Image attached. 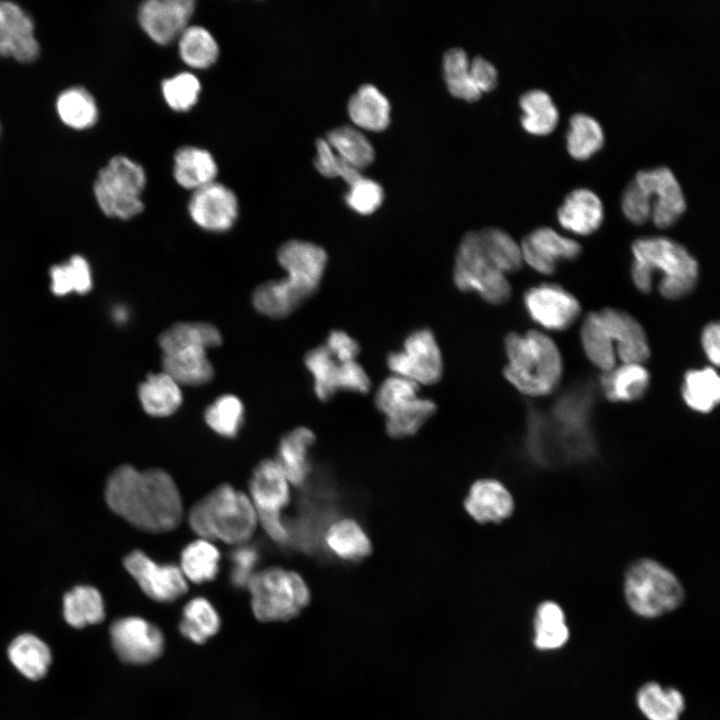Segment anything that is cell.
Here are the masks:
<instances>
[{"instance_id":"cell-57","label":"cell","mask_w":720,"mask_h":720,"mask_svg":"<svg viewBox=\"0 0 720 720\" xmlns=\"http://www.w3.org/2000/svg\"><path fill=\"white\" fill-rule=\"evenodd\" d=\"M720 328L717 322H711L706 325L701 334V345L707 359L715 366L719 365L720 348H719Z\"/></svg>"},{"instance_id":"cell-40","label":"cell","mask_w":720,"mask_h":720,"mask_svg":"<svg viewBox=\"0 0 720 720\" xmlns=\"http://www.w3.org/2000/svg\"><path fill=\"white\" fill-rule=\"evenodd\" d=\"M533 626V644L538 650H556L569 640L565 613L554 601H544L536 608Z\"/></svg>"},{"instance_id":"cell-55","label":"cell","mask_w":720,"mask_h":720,"mask_svg":"<svg viewBox=\"0 0 720 720\" xmlns=\"http://www.w3.org/2000/svg\"><path fill=\"white\" fill-rule=\"evenodd\" d=\"M470 75L477 89L482 93L493 89L497 84V69L483 58L475 56L469 65Z\"/></svg>"},{"instance_id":"cell-13","label":"cell","mask_w":720,"mask_h":720,"mask_svg":"<svg viewBox=\"0 0 720 720\" xmlns=\"http://www.w3.org/2000/svg\"><path fill=\"white\" fill-rule=\"evenodd\" d=\"M386 363L392 375L407 378L419 386L437 383L443 373L441 350L427 328L410 333L402 350L391 352Z\"/></svg>"},{"instance_id":"cell-47","label":"cell","mask_w":720,"mask_h":720,"mask_svg":"<svg viewBox=\"0 0 720 720\" xmlns=\"http://www.w3.org/2000/svg\"><path fill=\"white\" fill-rule=\"evenodd\" d=\"M336 153L358 169L374 159V149L365 135L351 125L338 126L325 138Z\"/></svg>"},{"instance_id":"cell-10","label":"cell","mask_w":720,"mask_h":720,"mask_svg":"<svg viewBox=\"0 0 720 720\" xmlns=\"http://www.w3.org/2000/svg\"><path fill=\"white\" fill-rule=\"evenodd\" d=\"M453 280L463 291L476 292L486 302L498 305L511 296L507 276L498 270L482 252L475 231L467 232L457 248Z\"/></svg>"},{"instance_id":"cell-29","label":"cell","mask_w":720,"mask_h":720,"mask_svg":"<svg viewBox=\"0 0 720 720\" xmlns=\"http://www.w3.org/2000/svg\"><path fill=\"white\" fill-rule=\"evenodd\" d=\"M602 373L601 388L607 399L613 402L639 400L650 384V374L640 363H620Z\"/></svg>"},{"instance_id":"cell-8","label":"cell","mask_w":720,"mask_h":720,"mask_svg":"<svg viewBox=\"0 0 720 720\" xmlns=\"http://www.w3.org/2000/svg\"><path fill=\"white\" fill-rule=\"evenodd\" d=\"M146 185L143 167L124 155H115L97 172L93 195L107 217L129 220L144 209L141 194Z\"/></svg>"},{"instance_id":"cell-54","label":"cell","mask_w":720,"mask_h":720,"mask_svg":"<svg viewBox=\"0 0 720 720\" xmlns=\"http://www.w3.org/2000/svg\"><path fill=\"white\" fill-rule=\"evenodd\" d=\"M324 345L329 352L341 362L357 360V356L360 353L358 342L341 330L331 331Z\"/></svg>"},{"instance_id":"cell-44","label":"cell","mask_w":720,"mask_h":720,"mask_svg":"<svg viewBox=\"0 0 720 720\" xmlns=\"http://www.w3.org/2000/svg\"><path fill=\"white\" fill-rule=\"evenodd\" d=\"M522 126L532 134L544 135L551 132L559 119L558 109L551 96L543 89L534 88L520 96Z\"/></svg>"},{"instance_id":"cell-4","label":"cell","mask_w":720,"mask_h":720,"mask_svg":"<svg viewBox=\"0 0 720 720\" xmlns=\"http://www.w3.org/2000/svg\"><path fill=\"white\" fill-rule=\"evenodd\" d=\"M188 521L203 539L241 545L253 535L258 519L249 496L222 484L192 507Z\"/></svg>"},{"instance_id":"cell-50","label":"cell","mask_w":720,"mask_h":720,"mask_svg":"<svg viewBox=\"0 0 720 720\" xmlns=\"http://www.w3.org/2000/svg\"><path fill=\"white\" fill-rule=\"evenodd\" d=\"M204 418L214 432L232 438L238 434L242 426L244 406L235 395L225 394L207 407Z\"/></svg>"},{"instance_id":"cell-33","label":"cell","mask_w":720,"mask_h":720,"mask_svg":"<svg viewBox=\"0 0 720 720\" xmlns=\"http://www.w3.org/2000/svg\"><path fill=\"white\" fill-rule=\"evenodd\" d=\"M7 654L17 671L30 680L43 678L52 661L49 646L32 633L15 637L8 646Z\"/></svg>"},{"instance_id":"cell-56","label":"cell","mask_w":720,"mask_h":720,"mask_svg":"<svg viewBox=\"0 0 720 720\" xmlns=\"http://www.w3.org/2000/svg\"><path fill=\"white\" fill-rule=\"evenodd\" d=\"M314 165L325 177L338 176L339 155L335 153L325 138H318L316 140Z\"/></svg>"},{"instance_id":"cell-1","label":"cell","mask_w":720,"mask_h":720,"mask_svg":"<svg viewBox=\"0 0 720 720\" xmlns=\"http://www.w3.org/2000/svg\"><path fill=\"white\" fill-rule=\"evenodd\" d=\"M105 499L114 513L145 531L167 532L182 519L179 490L161 469L139 471L130 465L119 466L108 478Z\"/></svg>"},{"instance_id":"cell-59","label":"cell","mask_w":720,"mask_h":720,"mask_svg":"<svg viewBox=\"0 0 720 720\" xmlns=\"http://www.w3.org/2000/svg\"><path fill=\"white\" fill-rule=\"evenodd\" d=\"M2 129H3V128H2V124H1V121H0V138H1V136H2Z\"/></svg>"},{"instance_id":"cell-28","label":"cell","mask_w":720,"mask_h":720,"mask_svg":"<svg viewBox=\"0 0 720 720\" xmlns=\"http://www.w3.org/2000/svg\"><path fill=\"white\" fill-rule=\"evenodd\" d=\"M55 111L63 125L76 131L93 128L100 115L96 98L82 85L60 91L55 99Z\"/></svg>"},{"instance_id":"cell-17","label":"cell","mask_w":720,"mask_h":720,"mask_svg":"<svg viewBox=\"0 0 720 720\" xmlns=\"http://www.w3.org/2000/svg\"><path fill=\"white\" fill-rule=\"evenodd\" d=\"M302 504L300 517L288 525L290 544L296 543L305 552H316L322 545L326 528L335 520L338 494L334 488L328 486L314 492L312 497L303 499Z\"/></svg>"},{"instance_id":"cell-45","label":"cell","mask_w":720,"mask_h":720,"mask_svg":"<svg viewBox=\"0 0 720 720\" xmlns=\"http://www.w3.org/2000/svg\"><path fill=\"white\" fill-rule=\"evenodd\" d=\"M178 49L183 62L195 69L210 67L219 55V46L213 35L197 25L188 26L180 34Z\"/></svg>"},{"instance_id":"cell-26","label":"cell","mask_w":720,"mask_h":720,"mask_svg":"<svg viewBox=\"0 0 720 720\" xmlns=\"http://www.w3.org/2000/svg\"><path fill=\"white\" fill-rule=\"evenodd\" d=\"M322 546L331 556L345 562H359L372 551L368 534L352 518L333 520L324 532Z\"/></svg>"},{"instance_id":"cell-46","label":"cell","mask_w":720,"mask_h":720,"mask_svg":"<svg viewBox=\"0 0 720 720\" xmlns=\"http://www.w3.org/2000/svg\"><path fill=\"white\" fill-rule=\"evenodd\" d=\"M568 152L577 159H586L603 144L604 133L600 123L589 114L577 112L569 119L566 135Z\"/></svg>"},{"instance_id":"cell-21","label":"cell","mask_w":720,"mask_h":720,"mask_svg":"<svg viewBox=\"0 0 720 720\" xmlns=\"http://www.w3.org/2000/svg\"><path fill=\"white\" fill-rule=\"evenodd\" d=\"M598 314L614 344L617 361L644 364L650 356V347L641 324L629 313L615 308H604Z\"/></svg>"},{"instance_id":"cell-7","label":"cell","mask_w":720,"mask_h":720,"mask_svg":"<svg viewBox=\"0 0 720 720\" xmlns=\"http://www.w3.org/2000/svg\"><path fill=\"white\" fill-rule=\"evenodd\" d=\"M247 588L254 616L262 622L295 618L311 599L304 579L298 573L281 567L256 572Z\"/></svg>"},{"instance_id":"cell-16","label":"cell","mask_w":720,"mask_h":720,"mask_svg":"<svg viewBox=\"0 0 720 720\" xmlns=\"http://www.w3.org/2000/svg\"><path fill=\"white\" fill-rule=\"evenodd\" d=\"M524 306L535 323L547 330L568 329L579 317V301L563 287L543 283L524 294Z\"/></svg>"},{"instance_id":"cell-52","label":"cell","mask_w":720,"mask_h":720,"mask_svg":"<svg viewBox=\"0 0 720 720\" xmlns=\"http://www.w3.org/2000/svg\"><path fill=\"white\" fill-rule=\"evenodd\" d=\"M384 192L381 185L370 178L360 177L349 185L345 194V202L355 212L368 215L373 213L382 203Z\"/></svg>"},{"instance_id":"cell-37","label":"cell","mask_w":720,"mask_h":720,"mask_svg":"<svg viewBox=\"0 0 720 720\" xmlns=\"http://www.w3.org/2000/svg\"><path fill=\"white\" fill-rule=\"evenodd\" d=\"M222 342L220 331L205 322H181L165 330L159 337V346L164 354L189 347L206 350Z\"/></svg>"},{"instance_id":"cell-15","label":"cell","mask_w":720,"mask_h":720,"mask_svg":"<svg viewBox=\"0 0 720 720\" xmlns=\"http://www.w3.org/2000/svg\"><path fill=\"white\" fill-rule=\"evenodd\" d=\"M123 564L142 591L155 601L172 602L188 590L187 580L179 567L157 563L142 551L129 553Z\"/></svg>"},{"instance_id":"cell-19","label":"cell","mask_w":720,"mask_h":720,"mask_svg":"<svg viewBox=\"0 0 720 720\" xmlns=\"http://www.w3.org/2000/svg\"><path fill=\"white\" fill-rule=\"evenodd\" d=\"M194 10L193 0H148L139 6L137 19L151 40L166 45L189 26Z\"/></svg>"},{"instance_id":"cell-6","label":"cell","mask_w":720,"mask_h":720,"mask_svg":"<svg viewBox=\"0 0 720 720\" xmlns=\"http://www.w3.org/2000/svg\"><path fill=\"white\" fill-rule=\"evenodd\" d=\"M624 595L635 614L655 618L678 608L684 589L668 568L652 559H639L626 571Z\"/></svg>"},{"instance_id":"cell-32","label":"cell","mask_w":720,"mask_h":720,"mask_svg":"<svg viewBox=\"0 0 720 720\" xmlns=\"http://www.w3.org/2000/svg\"><path fill=\"white\" fill-rule=\"evenodd\" d=\"M143 410L154 417L170 416L183 401L180 385L164 371L149 374L138 387Z\"/></svg>"},{"instance_id":"cell-11","label":"cell","mask_w":720,"mask_h":720,"mask_svg":"<svg viewBox=\"0 0 720 720\" xmlns=\"http://www.w3.org/2000/svg\"><path fill=\"white\" fill-rule=\"evenodd\" d=\"M277 258L287 273L279 282L302 305L319 288L328 261L326 251L312 242L290 240L279 248Z\"/></svg>"},{"instance_id":"cell-12","label":"cell","mask_w":720,"mask_h":720,"mask_svg":"<svg viewBox=\"0 0 720 720\" xmlns=\"http://www.w3.org/2000/svg\"><path fill=\"white\" fill-rule=\"evenodd\" d=\"M304 363L313 376L314 392L321 401L330 400L339 391L365 394L371 388L370 378L357 360L341 362L325 345L310 350Z\"/></svg>"},{"instance_id":"cell-31","label":"cell","mask_w":720,"mask_h":720,"mask_svg":"<svg viewBox=\"0 0 720 720\" xmlns=\"http://www.w3.org/2000/svg\"><path fill=\"white\" fill-rule=\"evenodd\" d=\"M217 172L215 159L205 149L185 146L175 153L173 176L185 189L195 191L214 182Z\"/></svg>"},{"instance_id":"cell-20","label":"cell","mask_w":720,"mask_h":720,"mask_svg":"<svg viewBox=\"0 0 720 720\" xmlns=\"http://www.w3.org/2000/svg\"><path fill=\"white\" fill-rule=\"evenodd\" d=\"M520 248L523 263L544 275L553 274L560 261L576 259L582 250L577 241L550 227L533 230L523 239Z\"/></svg>"},{"instance_id":"cell-22","label":"cell","mask_w":720,"mask_h":720,"mask_svg":"<svg viewBox=\"0 0 720 720\" xmlns=\"http://www.w3.org/2000/svg\"><path fill=\"white\" fill-rule=\"evenodd\" d=\"M250 500L260 517L282 516L290 500L289 481L275 460L261 461L249 481Z\"/></svg>"},{"instance_id":"cell-53","label":"cell","mask_w":720,"mask_h":720,"mask_svg":"<svg viewBox=\"0 0 720 720\" xmlns=\"http://www.w3.org/2000/svg\"><path fill=\"white\" fill-rule=\"evenodd\" d=\"M259 561V551L246 543L238 545L230 555V579L238 588L247 587Z\"/></svg>"},{"instance_id":"cell-9","label":"cell","mask_w":720,"mask_h":720,"mask_svg":"<svg viewBox=\"0 0 720 720\" xmlns=\"http://www.w3.org/2000/svg\"><path fill=\"white\" fill-rule=\"evenodd\" d=\"M419 385L391 375L379 386L375 405L385 416V429L392 438L415 435L437 410L433 400L418 395Z\"/></svg>"},{"instance_id":"cell-39","label":"cell","mask_w":720,"mask_h":720,"mask_svg":"<svg viewBox=\"0 0 720 720\" xmlns=\"http://www.w3.org/2000/svg\"><path fill=\"white\" fill-rule=\"evenodd\" d=\"M681 394L690 409L702 414L711 412L720 399V380L717 372L712 367L687 371Z\"/></svg>"},{"instance_id":"cell-38","label":"cell","mask_w":720,"mask_h":720,"mask_svg":"<svg viewBox=\"0 0 720 720\" xmlns=\"http://www.w3.org/2000/svg\"><path fill=\"white\" fill-rule=\"evenodd\" d=\"M478 244L491 263L505 275L518 271L522 264L520 245L504 230L486 227L475 231Z\"/></svg>"},{"instance_id":"cell-42","label":"cell","mask_w":720,"mask_h":720,"mask_svg":"<svg viewBox=\"0 0 720 720\" xmlns=\"http://www.w3.org/2000/svg\"><path fill=\"white\" fill-rule=\"evenodd\" d=\"M220 616L212 603L195 597L186 603L179 623L180 633L195 644H203L220 629Z\"/></svg>"},{"instance_id":"cell-27","label":"cell","mask_w":720,"mask_h":720,"mask_svg":"<svg viewBox=\"0 0 720 720\" xmlns=\"http://www.w3.org/2000/svg\"><path fill=\"white\" fill-rule=\"evenodd\" d=\"M315 442L314 433L306 427H298L281 439L275 462L289 483L303 485L311 472L309 449Z\"/></svg>"},{"instance_id":"cell-58","label":"cell","mask_w":720,"mask_h":720,"mask_svg":"<svg viewBox=\"0 0 720 720\" xmlns=\"http://www.w3.org/2000/svg\"><path fill=\"white\" fill-rule=\"evenodd\" d=\"M13 39L4 25L0 22V57L11 58L13 52Z\"/></svg>"},{"instance_id":"cell-23","label":"cell","mask_w":720,"mask_h":720,"mask_svg":"<svg viewBox=\"0 0 720 720\" xmlns=\"http://www.w3.org/2000/svg\"><path fill=\"white\" fill-rule=\"evenodd\" d=\"M464 507L479 523H498L511 516L514 500L500 481L481 479L471 486L464 500Z\"/></svg>"},{"instance_id":"cell-18","label":"cell","mask_w":720,"mask_h":720,"mask_svg":"<svg viewBox=\"0 0 720 720\" xmlns=\"http://www.w3.org/2000/svg\"><path fill=\"white\" fill-rule=\"evenodd\" d=\"M238 209L235 193L216 181L193 191L188 204L193 222L210 232L229 230L238 217Z\"/></svg>"},{"instance_id":"cell-24","label":"cell","mask_w":720,"mask_h":720,"mask_svg":"<svg viewBox=\"0 0 720 720\" xmlns=\"http://www.w3.org/2000/svg\"><path fill=\"white\" fill-rule=\"evenodd\" d=\"M603 216L601 199L594 191L584 187L570 191L557 211L560 225L578 235L595 232Z\"/></svg>"},{"instance_id":"cell-30","label":"cell","mask_w":720,"mask_h":720,"mask_svg":"<svg viewBox=\"0 0 720 720\" xmlns=\"http://www.w3.org/2000/svg\"><path fill=\"white\" fill-rule=\"evenodd\" d=\"M162 365L163 371L179 385H203L214 375L207 350L201 347H189L164 354Z\"/></svg>"},{"instance_id":"cell-41","label":"cell","mask_w":720,"mask_h":720,"mask_svg":"<svg viewBox=\"0 0 720 720\" xmlns=\"http://www.w3.org/2000/svg\"><path fill=\"white\" fill-rule=\"evenodd\" d=\"M580 339L589 361L602 372L617 365L615 347L598 312L588 313L580 328Z\"/></svg>"},{"instance_id":"cell-48","label":"cell","mask_w":720,"mask_h":720,"mask_svg":"<svg viewBox=\"0 0 720 720\" xmlns=\"http://www.w3.org/2000/svg\"><path fill=\"white\" fill-rule=\"evenodd\" d=\"M51 290L56 296H65L70 292L87 294L92 288V275L89 263L80 255L72 256L68 262L54 265L50 269Z\"/></svg>"},{"instance_id":"cell-35","label":"cell","mask_w":720,"mask_h":720,"mask_svg":"<svg viewBox=\"0 0 720 720\" xmlns=\"http://www.w3.org/2000/svg\"><path fill=\"white\" fill-rule=\"evenodd\" d=\"M636 704L648 720H679L685 709L684 696L678 689L654 681L638 689Z\"/></svg>"},{"instance_id":"cell-49","label":"cell","mask_w":720,"mask_h":720,"mask_svg":"<svg viewBox=\"0 0 720 720\" xmlns=\"http://www.w3.org/2000/svg\"><path fill=\"white\" fill-rule=\"evenodd\" d=\"M466 52L459 47L447 50L443 57V73L449 91L456 97L474 101L481 92L472 81Z\"/></svg>"},{"instance_id":"cell-2","label":"cell","mask_w":720,"mask_h":720,"mask_svg":"<svg viewBox=\"0 0 720 720\" xmlns=\"http://www.w3.org/2000/svg\"><path fill=\"white\" fill-rule=\"evenodd\" d=\"M631 250V278L640 292H651L655 274L660 278L658 291L666 299H681L695 288L698 263L680 243L664 236H646L636 239Z\"/></svg>"},{"instance_id":"cell-51","label":"cell","mask_w":720,"mask_h":720,"mask_svg":"<svg viewBox=\"0 0 720 720\" xmlns=\"http://www.w3.org/2000/svg\"><path fill=\"white\" fill-rule=\"evenodd\" d=\"M161 90L167 105L177 112L190 110L198 101L201 84L188 72H181L162 82Z\"/></svg>"},{"instance_id":"cell-14","label":"cell","mask_w":720,"mask_h":720,"mask_svg":"<svg viewBox=\"0 0 720 720\" xmlns=\"http://www.w3.org/2000/svg\"><path fill=\"white\" fill-rule=\"evenodd\" d=\"M109 634L113 650L125 663L147 664L159 658L164 650L161 629L142 617L116 619L110 625Z\"/></svg>"},{"instance_id":"cell-25","label":"cell","mask_w":720,"mask_h":720,"mask_svg":"<svg viewBox=\"0 0 720 720\" xmlns=\"http://www.w3.org/2000/svg\"><path fill=\"white\" fill-rule=\"evenodd\" d=\"M0 22L13 39L12 59L21 64L35 62L41 53L33 16L20 4L0 0Z\"/></svg>"},{"instance_id":"cell-5","label":"cell","mask_w":720,"mask_h":720,"mask_svg":"<svg viewBox=\"0 0 720 720\" xmlns=\"http://www.w3.org/2000/svg\"><path fill=\"white\" fill-rule=\"evenodd\" d=\"M621 207L634 224L648 219L660 228L672 226L686 209L682 188L667 166L639 170L622 193Z\"/></svg>"},{"instance_id":"cell-34","label":"cell","mask_w":720,"mask_h":720,"mask_svg":"<svg viewBox=\"0 0 720 720\" xmlns=\"http://www.w3.org/2000/svg\"><path fill=\"white\" fill-rule=\"evenodd\" d=\"M348 113L359 127L382 130L390 121V103L386 96L373 84H363L351 95Z\"/></svg>"},{"instance_id":"cell-43","label":"cell","mask_w":720,"mask_h":720,"mask_svg":"<svg viewBox=\"0 0 720 720\" xmlns=\"http://www.w3.org/2000/svg\"><path fill=\"white\" fill-rule=\"evenodd\" d=\"M220 552L207 539H198L189 543L181 552V571L186 578L196 584L213 580L219 570Z\"/></svg>"},{"instance_id":"cell-36","label":"cell","mask_w":720,"mask_h":720,"mask_svg":"<svg viewBox=\"0 0 720 720\" xmlns=\"http://www.w3.org/2000/svg\"><path fill=\"white\" fill-rule=\"evenodd\" d=\"M63 615L65 621L77 629L102 622L105 605L101 593L93 586H75L63 597Z\"/></svg>"},{"instance_id":"cell-3","label":"cell","mask_w":720,"mask_h":720,"mask_svg":"<svg viewBox=\"0 0 720 720\" xmlns=\"http://www.w3.org/2000/svg\"><path fill=\"white\" fill-rule=\"evenodd\" d=\"M504 343L508 362L503 373L511 385L531 397L554 391L562 377L563 361L548 335L538 330L523 334L511 332Z\"/></svg>"}]
</instances>
